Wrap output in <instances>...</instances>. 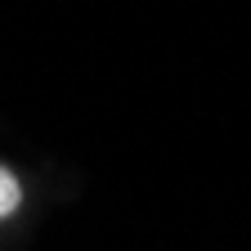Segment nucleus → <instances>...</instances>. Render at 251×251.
Here are the masks:
<instances>
[{"instance_id":"f257e3e1","label":"nucleus","mask_w":251,"mask_h":251,"mask_svg":"<svg viewBox=\"0 0 251 251\" xmlns=\"http://www.w3.org/2000/svg\"><path fill=\"white\" fill-rule=\"evenodd\" d=\"M18 206H23V184H18V175L9 166H0V225L9 215H18Z\"/></svg>"}]
</instances>
